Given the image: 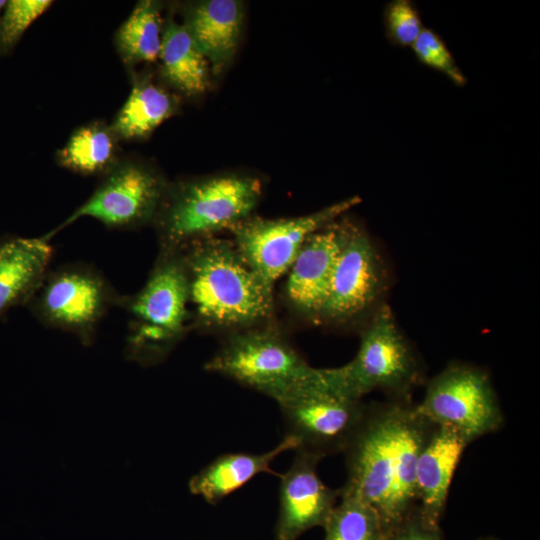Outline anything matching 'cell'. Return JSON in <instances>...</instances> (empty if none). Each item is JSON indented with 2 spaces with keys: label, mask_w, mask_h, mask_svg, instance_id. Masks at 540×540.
Here are the masks:
<instances>
[{
  "label": "cell",
  "mask_w": 540,
  "mask_h": 540,
  "mask_svg": "<svg viewBox=\"0 0 540 540\" xmlns=\"http://www.w3.org/2000/svg\"><path fill=\"white\" fill-rule=\"evenodd\" d=\"M285 436L297 443L295 451L319 459L343 453L367 412L368 404L333 387L322 368L315 376L277 401Z\"/></svg>",
  "instance_id": "7"
},
{
  "label": "cell",
  "mask_w": 540,
  "mask_h": 540,
  "mask_svg": "<svg viewBox=\"0 0 540 540\" xmlns=\"http://www.w3.org/2000/svg\"><path fill=\"white\" fill-rule=\"evenodd\" d=\"M158 60L161 75L173 88L188 97L204 93L209 85V62L183 24L168 18L163 24Z\"/></svg>",
  "instance_id": "20"
},
{
  "label": "cell",
  "mask_w": 540,
  "mask_h": 540,
  "mask_svg": "<svg viewBox=\"0 0 540 540\" xmlns=\"http://www.w3.org/2000/svg\"><path fill=\"white\" fill-rule=\"evenodd\" d=\"M486 540H490V539H486Z\"/></svg>",
  "instance_id": "29"
},
{
  "label": "cell",
  "mask_w": 540,
  "mask_h": 540,
  "mask_svg": "<svg viewBox=\"0 0 540 540\" xmlns=\"http://www.w3.org/2000/svg\"><path fill=\"white\" fill-rule=\"evenodd\" d=\"M324 540H383L376 511L354 497H340L324 525Z\"/></svg>",
  "instance_id": "23"
},
{
  "label": "cell",
  "mask_w": 540,
  "mask_h": 540,
  "mask_svg": "<svg viewBox=\"0 0 540 540\" xmlns=\"http://www.w3.org/2000/svg\"><path fill=\"white\" fill-rule=\"evenodd\" d=\"M179 250L192 329L227 335L272 321L273 291L244 261L232 240L212 236Z\"/></svg>",
  "instance_id": "2"
},
{
  "label": "cell",
  "mask_w": 540,
  "mask_h": 540,
  "mask_svg": "<svg viewBox=\"0 0 540 540\" xmlns=\"http://www.w3.org/2000/svg\"><path fill=\"white\" fill-rule=\"evenodd\" d=\"M411 49L424 66L445 75L456 86L466 85V76L445 41L433 29L424 27Z\"/></svg>",
  "instance_id": "25"
},
{
  "label": "cell",
  "mask_w": 540,
  "mask_h": 540,
  "mask_svg": "<svg viewBox=\"0 0 540 540\" xmlns=\"http://www.w3.org/2000/svg\"><path fill=\"white\" fill-rule=\"evenodd\" d=\"M120 307L128 316L126 358L142 366L163 362L192 329L181 250L159 249L142 288L123 296Z\"/></svg>",
  "instance_id": "4"
},
{
  "label": "cell",
  "mask_w": 540,
  "mask_h": 540,
  "mask_svg": "<svg viewBox=\"0 0 540 540\" xmlns=\"http://www.w3.org/2000/svg\"><path fill=\"white\" fill-rule=\"evenodd\" d=\"M322 372L333 387L359 400L373 391L391 400H411V392L424 380L420 360L385 303L370 315L355 357Z\"/></svg>",
  "instance_id": "5"
},
{
  "label": "cell",
  "mask_w": 540,
  "mask_h": 540,
  "mask_svg": "<svg viewBox=\"0 0 540 540\" xmlns=\"http://www.w3.org/2000/svg\"><path fill=\"white\" fill-rule=\"evenodd\" d=\"M416 410L431 423L456 431L469 443L499 430L504 423L489 374L460 362L448 364L428 382Z\"/></svg>",
  "instance_id": "9"
},
{
  "label": "cell",
  "mask_w": 540,
  "mask_h": 540,
  "mask_svg": "<svg viewBox=\"0 0 540 540\" xmlns=\"http://www.w3.org/2000/svg\"><path fill=\"white\" fill-rule=\"evenodd\" d=\"M320 460L295 451L291 466L281 475L276 540H296L311 528L324 527L338 503L339 491L325 485L317 474Z\"/></svg>",
  "instance_id": "14"
},
{
  "label": "cell",
  "mask_w": 540,
  "mask_h": 540,
  "mask_svg": "<svg viewBox=\"0 0 540 540\" xmlns=\"http://www.w3.org/2000/svg\"><path fill=\"white\" fill-rule=\"evenodd\" d=\"M434 426L411 400L368 404L360 428L343 452L347 479L340 497L371 506L384 537L417 506V460Z\"/></svg>",
  "instance_id": "1"
},
{
  "label": "cell",
  "mask_w": 540,
  "mask_h": 540,
  "mask_svg": "<svg viewBox=\"0 0 540 540\" xmlns=\"http://www.w3.org/2000/svg\"><path fill=\"white\" fill-rule=\"evenodd\" d=\"M179 107L176 95L157 84L148 75L133 78L130 93L111 127L120 141L147 138Z\"/></svg>",
  "instance_id": "19"
},
{
  "label": "cell",
  "mask_w": 540,
  "mask_h": 540,
  "mask_svg": "<svg viewBox=\"0 0 540 540\" xmlns=\"http://www.w3.org/2000/svg\"><path fill=\"white\" fill-rule=\"evenodd\" d=\"M51 0H10L0 16V55L12 52L30 25L51 5Z\"/></svg>",
  "instance_id": "24"
},
{
  "label": "cell",
  "mask_w": 540,
  "mask_h": 540,
  "mask_svg": "<svg viewBox=\"0 0 540 540\" xmlns=\"http://www.w3.org/2000/svg\"><path fill=\"white\" fill-rule=\"evenodd\" d=\"M383 24L389 43L401 48H411L424 29L420 11L411 0L389 1L384 8Z\"/></svg>",
  "instance_id": "26"
},
{
  "label": "cell",
  "mask_w": 540,
  "mask_h": 540,
  "mask_svg": "<svg viewBox=\"0 0 540 540\" xmlns=\"http://www.w3.org/2000/svg\"><path fill=\"white\" fill-rule=\"evenodd\" d=\"M470 443L456 431L435 425L417 460L415 490L422 520L440 527L450 484L460 458Z\"/></svg>",
  "instance_id": "15"
},
{
  "label": "cell",
  "mask_w": 540,
  "mask_h": 540,
  "mask_svg": "<svg viewBox=\"0 0 540 540\" xmlns=\"http://www.w3.org/2000/svg\"><path fill=\"white\" fill-rule=\"evenodd\" d=\"M122 297L98 270L66 264L48 270L27 307L44 326L90 345L100 321L111 308L120 307Z\"/></svg>",
  "instance_id": "8"
},
{
  "label": "cell",
  "mask_w": 540,
  "mask_h": 540,
  "mask_svg": "<svg viewBox=\"0 0 540 540\" xmlns=\"http://www.w3.org/2000/svg\"><path fill=\"white\" fill-rule=\"evenodd\" d=\"M296 447V441L285 436L276 447L264 453L223 454L190 479L189 490L208 503L217 504L260 473L277 475L271 463L283 452Z\"/></svg>",
  "instance_id": "18"
},
{
  "label": "cell",
  "mask_w": 540,
  "mask_h": 540,
  "mask_svg": "<svg viewBox=\"0 0 540 540\" xmlns=\"http://www.w3.org/2000/svg\"><path fill=\"white\" fill-rule=\"evenodd\" d=\"M169 181L152 164L135 157H122L91 194L59 227L82 217L96 219L112 229L132 230L153 224Z\"/></svg>",
  "instance_id": "10"
},
{
  "label": "cell",
  "mask_w": 540,
  "mask_h": 540,
  "mask_svg": "<svg viewBox=\"0 0 540 540\" xmlns=\"http://www.w3.org/2000/svg\"><path fill=\"white\" fill-rule=\"evenodd\" d=\"M383 540H443L440 527L427 525L421 518L418 506Z\"/></svg>",
  "instance_id": "27"
},
{
  "label": "cell",
  "mask_w": 540,
  "mask_h": 540,
  "mask_svg": "<svg viewBox=\"0 0 540 540\" xmlns=\"http://www.w3.org/2000/svg\"><path fill=\"white\" fill-rule=\"evenodd\" d=\"M263 193L251 174L222 173L169 182L153 221L159 249L177 250L229 231L252 215Z\"/></svg>",
  "instance_id": "3"
},
{
  "label": "cell",
  "mask_w": 540,
  "mask_h": 540,
  "mask_svg": "<svg viewBox=\"0 0 540 540\" xmlns=\"http://www.w3.org/2000/svg\"><path fill=\"white\" fill-rule=\"evenodd\" d=\"M243 18L244 7L237 0H203L186 7L182 24L213 74L221 73L235 55Z\"/></svg>",
  "instance_id": "17"
},
{
  "label": "cell",
  "mask_w": 540,
  "mask_h": 540,
  "mask_svg": "<svg viewBox=\"0 0 540 540\" xmlns=\"http://www.w3.org/2000/svg\"><path fill=\"white\" fill-rule=\"evenodd\" d=\"M6 2L5 0H0V16H1V11L4 9L5 5H6Z\"/></svg>",
  "instance_id": "28"
},
{
  "label": "cell",
  "mask_w": 540,
  "mask_h": 540,
  "mask_svg": "<svg viewBox=\"0 0 540 540\" xmlns=\"http://www.w3.org/2000/svg\"><path fill=\"white\" fill-rule=\"evenodd\" d=\"M162 5L140 0L114 36L116 51L127 67L158 60L163 32Z\"/></svg>",
  "instance_id": "22"
},
{
  "label": "cell",
  "mask_w": 540,
  "mask_h": 540,
  "mask_svg": "<svg viewBox=\"0 0 540 540\" xmlns=\"http://www.w3.org/2000/svg\"><path fill=\"white\" fill-rule=\"evenodd\" d=\"M204 368L276 402L317 372L272 321L225 335Z\"/></svg>",
  "instance_id": "6"
},
{
  "label": "cell",
  "mask_w": 540,
  "mask_h": 540,
  "mask_svg": "<svg viewBox=\"0 0 540 540\" xmlns=\"http://www.w3.org/2000/svg\"><path fill=\"white\" fill-rule=\"evenodd\" d=\"M111 125L94 121L78 127L57 151V163L81 175L104 176L122 158Z\"/></svg>",
  "instance_id": "21"
},
{
  "label": "cell",
  "mask_w": 540,
  "mask_h": 540,
  "mask_svg": "<svg viewBox=\"0 0 540 540\" xmlns=\"http://www.w3.org/2000/svg\"><path fill=\"white\" fill-rule=\"evenodd\" d=\"M361 202L352 196L316 212L291 218L249 216L231 230L237 251L265 286L273 291L291 267L306 239Z\"/></svg>",
  "instance_id": "11"
},
{
  "label": "cell",
  "mask_w": 540,
  "mask_h": 540,
  "mask_svg": "<svg viewBox=\"0 0 540 540\" xmlns=\"http://www.w3.org/2000/svg\"><path fill=\"white\" fill-rule=\"evenodd\" d=\"M385 286L383 261L366 231L354 224L336 260L319 323L346 324L371 315Z\"/></svg>",
  "instance_id": "12"
},
{
  "label": "cell",
  "mask_w": 540,
  "mask_h": 540,
  "mask_svg": "<svg viewBox=\"0 0 540 540\" xmlns=\"http://www.w3.org/2000/svg\"><path fill=\"white\" fill-rule=\"evenodd\" d=\"M51 237H5L0 242V319L30 302L48 272Z\"/></svg>",
  "instance_id": "16"
},
{
  "label": "cell",
  "mask_w": 540,
  "mask_h": 540,
  "mask_svg": "<svg viewBox=\"0 0 540 540\" xmlns=\"http://www.w3.org/2000/svg\"><path fill=\"white\" fill-rule=\"evenodd\" d=\"M354 222L341 216L311 234L287 274L285 297L300 317L319 322L338 255Z\"/></svg>",
  "instance_id": "13"
}]
</instances>
